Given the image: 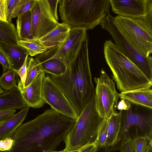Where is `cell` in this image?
I'll return each instance as SVG.
<instances>
[{
  "mask_svg": "<svg viewBox=\"0 0 152 152\" xmlns=\"http://www.w3.org/2000/svg\"><path fill=\"white\" fill-rule=\"evenodd\" d=\"M76 120L53 109L22 124L13 135V146L7 152H50L64 140Z\"/></svg>",
  "mask_w": 152,
  "mask_h": 152,
  "instance_id": "1",
  "label": "cell"
},
{
  "mask_svg": "<svg viewBox=\"0 0 152 152\" xmlns=\"http://www.w3.org/2000/svg\"><path fill=\"white\" fill-rule=\"evenodd\" d=\"M88 37L86 35L78 53L63 75H49L60 87L77 115L82 112L95 94L88 56Z\"/></svg>",
  "mask_w": 152,
  "mask_h": 152,
  "instance_id": "2",
  "label": "cell"
},
{
  "mask_svg": "<svg viewBox=\"0 0 152 152\" xmlns=\"http://www.w3.org/2000/svg\"><path fill=\"white\" fill-rule=\"evenodd\" d=\"M104 53L117 88L120 91L151 87L152 81L110 39L106 40L104 44Z\"/></svg>",
  "mask_w": 152,
  "mask_h": 152,
  "instance_id": "3",
  "label": "cell"
},
{
  "mask_svg": "<svg viewBox=\"0 0 152 152\" xmlns=\"http://www.w3.org/2000/svg\"><path fill=\"white\" fill-rule=\"evenodd\" d=\"M59 15L71 28L93 29L110 12V0H59Z\"/></svg>",
  "mask_w": 152,
  "mask_h": 152,
  "instance_id": "4",
  "label": "cell"
},
{
  "mask_svg": "<svg viewBox=\"0 0 152 152\" xmlns=\"http://www.w3.org/2000/svg\"><path fill=\"white\" fill-rule=\"evenodd\" d=\"M103 120L96 110L95 93L67 134L64 150H77L87 144L96 142L98 128Z\"/></svg>",
  "mask_w": 152,
  "mask_h": 152,
  "instance_id": "5",
  "label": "cell"
},
{
  "mask_svg": "<svg viewBox=\"0 0 152 152\" xmlns=\"http://www.w3.org/2000/svg\"><path fill=\"white\" fill-rule=\"evenodd\" d=\"M114 22L135 48L146 57L152 52V12L137 18L117 15Z\"/></svg>",
  "mask_w": 152,
  "mask_h": 152,
  "instance_id": "6",
  "label": "cell"
},
{
  "mask_svg": "<svg viewBox=\"0 0 152 152\" xmlns=\"http://www.w3.org/2000/svg\"><path fill=\"white\" fill-rule=\"evenodd\" d=\"M152 109L132 104L129 110L120 111V128L115 145L129 137L132 139L145 137L152 139Z\"/></svg>",
  "mask_w": 152,
  "mask_h": 152,
  "instance_id": "7",
  "label": "cell"
},
{
  "mask_svg": "<svg viewBox=\"0 0 152 152\" xmlns=\"http://www.w3.org/2000/svg\"><path fill=\"white\" fill-rule=\"evenodd\" d=\"M113 37L119 50L152 81V57L140 52L115 24L114 17L109 12L99 24Z\"/></svg>",
  "mask_w": 152,
  "mask_h": 152,
  "instance_id": "8",
  "label": "cell"
},
{
  "mask_svg": "<svg viewBox=\"0 0 152 152\" xmlns=\"http://www.w3.org/2000/svg\"><path fill=\"white\" fill-rule=\"evenodd\" d=\"M99 77H95L96 108L100 117L108 119L116 112L119 94L116 91L115 83L106 72L102 69Z\"/></svg>",
  "mask_w": 152,
  "mask_h": 152,
  "instance_id": "9",
  "label": "cell"
},
{
  "mask_svg": "<svg viewBox=\"0 0 152 152\" xmlns=\"http://www.w3.org/2000/svg\"><path fill=\"white\" fill-rule=\"evenodd\" d=\"M87 30L84 28H71L69 36L64 42L41 54L48 58L59 59L67 66L77 55L87 34Z\"/></svg>",
  "mask_w": 152,
  "mask_h": 152,
  "instance_id": "10",
  "label": "cell"
},
{
  "mask_svg": "<svg viewBox=\"0 0 152 152\" xmlns=\"http://www.w3.org/2000/svg\"><path fill=\"white\" fill-rule=\"evenodd\" d=\"M42 96L45 103L58 112L76 120L78 116L67 98L58 86L47 75L43 79Z\"/></svg>",
  "mask_w": 152,
  "mask_h": 152,
  "instance_id": "11",
  "label": "cell"
},
{
  "mask_svg": "<svg viewBox=\"0 0 152 152\" xmlns=\"http://www.w3.org/2000/svg\"><path fill=\"white\" fill-rule=\"evenodd\" d=\"M31 11L33 38H40L53 30L59 23L53 16L46 0H37Z\"/></svg>",
  "mask_w": 152,
  "mask_h": 152,
  "instance_id": "12",
  "label": "cell"
},
{
  "mask_svg": "<svg viewBox=\"0 0 152 152\" xmlns=\"http://www.w3.org/2000/svg\"><path fill=\"white\" fill-rule=\"evenodd\" d=\"M113 12L119 16L137 18L152 12V0H110Z\"/></svg>",
  "mask_w": 152,
  "mask_h": 152,
  "instance_id": "13",
  "label": "cell"
},
{
  "mask_svg": "<svg viewBox=\"0 0 152 152\" xmlns=\"http://www.w3.org/2000/svg\"><path fill=\"white\" fill-rule=\"evenodd\" d=\"M45 77V73L42 71L29 85L25 88L20 80H18L17 86L23 100L28 106L39 108L44 105L42 88L43 81Z\"/></svg>",
  "mask_w": 152,
  "mask_h": 152,
  "instance_id": "14",
  "label": "cell"
},
{
  "mask_svg": "<svg viewBox=\"0 0 152 152\" xmlns=\"http://www.w3.org/2000/svg\"><path fill=\"white\" fill-rule=\"evenodd\" d=\"M71 28L65 23H59L53 30L39 39L48 50L64 42L69 36Z\"/></svg>",
  "mask_w": 152,
  "mask_h": 152,
  "instance_id": "15",
  "label": "cell"
},
{
  "mask_svg": "<svg viewBox=\"0 0 152 152\" xmlns=\"http://www.w3.org/2000/svg\"><path fill=\"white\" fill-rule=\"evenodd\" d=\"M151 87L142 88L121 92L120 97L132 104L152 109V90Z\"/></svg>",
  "mask_w": 152,
  "mask_h": 152,
  "instance_id": "16",
  "label": "cell"
},
{
  "mask_svg": "<svg viewBox=\"0 0 152 152\" xmlns=\"http://www.w3.org/2000/svg\"><path fill=\"white\" fill-rule=\"evenodd\" d=\"M0 50L5 56L10 68L15 71L23 65L26 56L28 55L24 49L19 46H15L0 42Z\"/></svg>",
  "mask_w": 152,
  "mask_h": 152,
  "instance_id": "17",
  "label": "cell"
},
{
  "mask_svg": "<svg viewBox=\"0 0 152 152\" xmlns=\"http://www.w3.org/2000/svg\"><path fill=\"white\" fill-rule=\"evenodd\" d=\"M28 106L23 100L18 86L0 94V111L22 109Z\"/></svg>",
  "mask_w": 152,
  "mask_h": 152,
  "instance_id": "18",
  "label": "cell"
},
{
  "mask_svg": "<svg viewBox=\"0 0 152 152\" xmlns=\"http://www.w3.org/2000/svg\"><path fill=\"white\" fill-rule=\"evenodd\" d=\"M30 107L28 106L0 125V140L12 137L25 120Z\"/></svg>",
  "mask_w": 152,
  "mask_h": 152,
  "instance_id": "19",
  "label": "cell"
},
{
  "mask_svg": "<svg viewBox=\"0 0 152 152\" xmlns=\"http://www.w3.org/2000/svg\"><path fill=\"white\" fill-rule=\"evenodd\" d=\"M35 59L45 73L59 76L66 72L67 66L60 60L56 58H48L41 54L37 56Z\"/></svg>",
  "mask_w": 152,
  "mask_h": 152,
  "instance_id": "20",
  "label": "cell"
},
{
  "mask_svg": "<svg viewBox=\"0 0 152 152\" xmlns=\"http://www.w3.org/2000/svg\"><path fill=\"white\" fill-rule=\"evenodd\" d=\"M31 27V10L17 17L16 30L19 40L33 38Z\"/></svg>",
  "mask_w": 152,
  "mask_h": 152,
  "instance_id": "21",
  "label": "cell"
},
{
  "mask_svg": "<svg viewBox=\"0 0 152 152\" xmlns=\"http://www.w3.org/2000/svg\"><path fill=\"white\" fill-rule=\"evenodd\" d=\"M19 40L15 25L11 23L0 20V42L18 46Z\"/></svg>",
  "mask_w": 152,
  "mask_h": 152,
  "instance_id": "22",
  "label": "cell"
},
{
  "mask_svg": "<svg viewBox=\"0 0 152 152\" xmlns=\"http://www.w3.org/2000/svg\"><path fill=\"white\" fill-rule=\"evenodd\" d=\"M121 113H113L109 119L106 145L113 147L115 144L120 128Z\"/></svg>",
  "mask_w": 152,
  "mask_h": 152,
  "instance_id": "23",
  "label": "cell"
},
{
  "mask_svg": "<svg viewBox=\"0 0 152 152\" xmlns=\"http://www.w3.org/2000/svg\"><path fill=\"white\" fill-rule=\"evenodd\" d=\"M19 46L22 48L31 56L43 53L48 49L40 42L39 39L32 38L18 41Z\"/></svg>",
  "mask_w": 152,
  "mask_h": 152,
  "instance_id": "24",
  "label": "cell"
},
{
  "mask_svg": "<svg viewBox=\"0 0 152 152\" xmlns=\"http://www.w3.org/2000/svg\"><path fill=\"white\" fill-rule=\"evenodd\" d=\"M18 80L16 72L9 68L0 77V86L5 91H9L17 86Z\"/></svg>",
  "mask_w": 152,
  "mask_h": 152,
  "instance_id": "25",
  "label": "cell"
},
{
  "mask_svg": "<svg viewBox=\"0 0 152 152\" xmlns=\"http://www.w3.org/2000/svg\"><path fill=\"white\" fill-rule=\"evenodd\" d=\"M43 71L39 64L35 58L28 57L27 66V74L24 88L29 85L36 77Z\"/></svg>",
  "mask_w": 152,
  "mask_h": 152,
  "instance_id": "26",
  "label": "cell"
},
{
  "mask_svg": "<svg viewBox=\"0 0 152 152\" xmlns=\"http://www.w3.org/2000/svg\"><path fill=\"white\" fill-rule=\"evenodd\" d=\"M37 1V0H20L13 13L12 18L18 17L31 10Z\"/></svg>",
  "mask_w": 152,
  "mask_h": 152,
  "instance_id": "27",
  "label": "cell"
},
{
  "mask_svg": "<svg viewBox=\"0 0 152 152\" xmlns=\"http://www.w3.org/2000/svg\"><path fill=\"white\" fill-rule=\"evenodd\" d=\"M109 119H103L99 127L96 141L98 146L106 145Z\"/></svg>",
  "mask_w": 152,
  "mask_h": 152,
  "instance_id": "28",
  "label": "cell"
},
{
  "mask_svg": "<svg viewBox=\"0 0 152 152\" xmlns=\"http://www.w3.org/2000/svg\"><path fill=\"white\" fill-rule=\"evenodd\" d=\"M152 140L145 137H140L132 139L134 152H145L150 141Z\"/></svg>",
  "mask_w": 152,
  "mask_h": 152,
  "instance_id": "29",
  "label": "cell"
},
{
  "mask_svg": "<svg viewBox=\"0 0 152 152\" xmlns=\"http://www.w3.org/2000/svg\"><path fill=\"white\" fill-rule=\"evenodd\" d=\"M115 146H118V147L116 150L118 149L121 152H134L132 145V139L129 137L121 140L113 147Z\"/></svg>",
  "mask_w": 152,
  "mask_h": 152,
  "instance_id": "30",
  "label": "cell"
},
{
  "mask_svg": "<svg viewBox=\"0 0 152 152\" xmlns=\"http://www.w3.org/2000/svg\"><path fill=\"white\" fill-rule=\"evenodd\" d=\"M20 0H6V16L7 21L11 23L15 11Z\"/></svg>",
  "mask_w": 152,
  "mask_h": 152,
  "instance_id": "31",
  "label": "cell"
},
{
  "mask_svg": "<svg viewBox=\"0 0 152 152\" xmlns=\"http://www.w3.org/2000/svg\"><path fill=\"white\" fill-rule=\"evenodd\" d=\"M28 57V55L26 56L23 65L19 69L15 70L20 77V80L24 88L25 87L24 84L26 77L27 66Z\"/></svg>",
  "mask_w": 152,
  "mask_h": 152,
  "instance_id": "32",
  "label": "cell"
},
{
  "mask_svg": "<svg viewBox=\"0 0 152 152\" xmlns=\"http://www.w3.org/2000/svg\"><path fill=\"white\" fill-rule=\"evenodd\" d=\"M14 143L12 138L8 137L0 140V151L3 152H7L10 150Z\"/></svg>",
  "mask_w": 152,
  "mask_h": 152,
  "instance_id": "33",
  "label": "cell"
},
{
  "mask_svg": "<svg viewBox=\"0 0 152 152\" xmlns=\"http://www.w3.org/2000/svg\"><path fill=\"white\" fill-rule=\"evenodd\" d=\"M49 10L54 18L58 21L57 7L59 0H46Z\"/></svg>",
  "mask_w": 152,
  "mask_h": 152,
  "instance_id": "34",
  "label": "cell"
},
{
  "mask_svg": "<svg viewBox=\"0 0 152 152\" xmlns=\"http://www.w3.org/2000/svg\"><path fill=\"white\" fill-rule=\"evenodd\" d=\"M15 109L0 111V125L15 115Z\"/></svg>",
  "mask_w": 152,
  "mask_h": 152,
  "instance_id": "35",
  "label": "cell"
},
{
  "mask_svg": "<svg viewBox=\"0 0 152 152\" xmlns=\"http://www.w3.org/2000/svg\"><path fill=\"white\" fill-rule=\"evenodd\" d=\"M0 20L8 22L6 16V0H0Z\"/></svg>",
  "mask_w": 152,
  "mask_h": 152,
  "instance_id": "36",
  "label": "cell"
},
{
  "mask_svg": "<svg viewBox=\"0 0 152 152\" xmlns=\"http://www.w3.org/2000/svg\"><path fill=\"white\" fill-rule=\"evenodd\" d=\"M132 104L127 100L121 99L118 103L117 108L121 111L129 110L131 107Z\"/></svg>",
  "mask_w": 152,
  "mask_h": 152,
  "instance_id": "37",
  "label": "cell"
},
{
  "mask_svg": "<svg viewBox=\"0 0 152 152\" xmlns=\"http://www.w3.org/2000/svg\"><path fill=\"white\" fill-rule=\"evenodd\" d=\"M0 63L3 66V72L4 73L10 68V65L5 56L0 50Z\"/></svg>",
  "mask_w": 152,
  "mask_h": 152,
  "instance_id": "38",
  "label": "cell"
},
{
  "mask_svg": "<svg viewBox=\"0 0 152 152\" xmlns=\"http://www.w3.org/2000/svg\"><path fill=\"white\" fill-rule=\"evenodd\" d=\"M98 145L96 142L89 144L87 146L80 152H95Z\"/></svg>",
  "mask_w": 152,
  "mask_h": 152,
  "instance_id": "39",
  "label": "cell"
},
{
  "mask_svg": "<svg viewBox=\"0 0 152 152\" xmlns=\"http://www.w3.org/2000/svg\"><path fill=\"white\" fill-rule=\"evenodd\" d=\"M110 147L106 145L103 146H98L95 152H109Z\"/></svg>",
  "mask_w": 152,
  "mask_h": 152,
  "instance_id": "40",
  "label": "cell"
},
{
  "mask_svg": "<svg viewBox=\"0 0 152 152\" xmlns=\"http://www.w3.org/2000/svg\"><path fill=\"white\" fill-rule=\"evenodd\" d=\"M88 144L86 145H85L77 150L71 151H65L64 150L63 151H60V152H80L87 146Z\"/></svg>",
  "mask_w": 152,
  "mask_h": 152,
  "instance_id": "41",
  "label": "cell"
},
{
  "mask_svg": "<svg viewBox=\"0 0 152 152\" xmlns=\"http://www.w3.org/2000/svg\"><path fill=\"white\" fill-rule=\"evenodd\" d=\"M152 140H151L145 152H152Z\"/></svg>",
  "mask_w": 152,
  "mask_h": 152,
  "instance_id": "42",
  "label": "cell"
},
{
  "mask_svg": "<svg viewBox=\"0 0 152 152\" xmlns=\"http://www.w3.org/2000/svg\"><path fill=\"white\" fill-rule=\"evenodd\" d=\"M4 92V91L2 89V88H1L0 86V94H3Z\"/></svg>",
  "mask_w": 152,
  "mask_h": 152,
  "instance_id": "43",
  "label": "cell"
},
{
  "mask_svg": "<svg viewBox=\"0 0 152 152\" xmlns=\"http://www.w3.org/2000/svg\"><path fill=\"white\" fill-rule=\"evenodd\" d=\"M50 152H60V151H51Z\"/></svg>",
  "mask_w": 152,
  "mask_h": 152,
  "instance_id": "44",
  "label": "cell"
},
{
  "mask_svg": "<svg viewBox=\"0 0 152 152\" xmlns=\"http://www.w3.org/2000/svg\"><path fill=\"white\" fill-rule=\"evenodd\" d=\"M0 152H2V151H0Z\"/></svg>",
  "mask_w": 152,
  "mask_h": 152,
  "instance_id": "45",
  "label": "cell"
}]
</instances>
